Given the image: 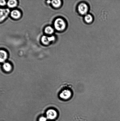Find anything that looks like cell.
<instances>
[{"instance_id": "6da1fadb", "label": "cell", "mask_w": 120, "mask_h": 121, "mask_svg": "<svg viewBox=\"0 0 120 121\" xmlns=\"http://www.w3.org/2000/svg\"><path fill=\"white\" fill-rule=\"evenodd\" d=\"M54 25L56 29L59 31L63 30L66 27L65 22L63 19L61 18L57 19L55 21Z\"/></svg>"}, {"instance_id": "7a4b0ae2", "label": "cell", "mask_w": 120, "mask_h": 121, "mask_svg": "<svg viewBox=\"0 0 120 121\" xmlns=\"http://www.w3.org/2000/svg\"><path fill=\"white\" fill-rule=\"evenodd\" d=\"M72 96V93L70 90H64L61 92L60 94V97L61 99L64 100H68L70 99Z\"/></svg>"}, {"instance_id": "3957f363", "label": "cell", "mask_w": 120, "mask_h": 121, "mask_svg": "<svg viewBox=\"0 0 120 121\" xmlns=\"http://www.w3.org/2000/svg\"><path fill=\"white\" fill-rule=\"evenodd\" d=\"M78 10L80 14L82 15H85L88 11V7L85 4L82 3L78 5Z\"/></svg>"}, {"instance_id": "277c9868", "label": "cell", "mask_w": 120, "mask_h": 121, "mask_svg": "<svg viewBox=\"0 0 120 121\" xmlns=\"http://www.w3.org/2000/svg\"><path fill=\"white\" fill-rule=\"evenodd\" d=\"M46 116L48 119L53 120L55 119L57 117V113L55 110L50 109L47 111Z\"/></svg>"}, {"instance_id": "5b68a950", "label": "cell", "mask_w": 120, "mask_h": 121, "mask_svg": "<svg viewBox=\"0 0 120 121\" xmlns=\"http://www.w3.org/2000/svg\"><path fill=\"white\" fill-rule=\"evenodd\" d=\"M10 10L8 9H0V22L4 20L8 16Z\"/></svg>"}, {"instance_id": "8992f818", "label": "cell", "mask_w": 120, "mask_h": 121, "mask_svg": "<svg viewBox=\"0 0 120 121\" xmlns=\"http://www.w3.org/2000/svg\"><path fill=\"white\" fill-rule=\"evenodd\" d=\"M55 39V37L54 36L49 37L46 36H43L42 38V41L44 44H48L50 41H54Z\"/></svg>"}, {"instance_id": "52a82bcc", "label": "cell", "mask_w": 120, "mask_h": 121, "mask_svg": "<svg viewBox=\"0 0 120 121\" xmlns=\"http://www.w3.org/2000/svg\"><path fill=\"white\" fill-rule=\"evenodd\" d=\"M7 56L6 52L4 50H0V62H3L5 61L7 58Z\"/></svg>"}, {"instance_id": "ba28073f", "label": "cell", "mask_w": 120, "mask_h": 121, "mask_svg": "<svg viewBox=\"0 0 120 121\" xmlns=\"http://www.w3.org/2000/svg\"><path fill=\"white\" fill-rule=\"evenodd\" d=\"M12 17L14 18L17 19L20 17L21 15L20 13L17 10H14L11 12V14Z\"/></svg>"}, {"instance_id": "9c48e42d", "label": "cell", "mask_w": 120, "mask_h": 121, "mask_svg": "<svg viewBox=\"0 0 120 121\" xmlns=\"http://www.w3.org/2000/svg\"><path fill=\"white\" fill-rule=\"evenodd\" d=\"M3 69L6 72H9L11 70L12 67L11 65L8 63H5L3 65Z\"/></svg>"}, {"instance_id": "30bf717a", "label": "cell", "mask_w": 120, "mask_h": 121, "mask_svg": "<svg viewBox=\"0 0 120 121\" xmlns=\"http://www.w3.org/2000/svg\"><path fill=\"white\" fill-rule=\"evenodd\" d=\"M8 5L10 8H14L16 6L17 4V2L15 0H10L8 2Z\"/></svg>"}, {"instance_id": "8fae6325", "label": "cell", "mask_w": 120, "mask_h": 121, "mask_svg": "<svg viewBox=\"0 0 120 121\" xmlns=\"http://www.w3.org/2000/svg\"><path fill=\"white\" fill-rule=\"evenodd\" d=\"M51 3L53 6L56 8L58 7L61 5V1L59 0H54L52 1Z\"/></svg>"}, {"instance_id": "7c38bea8", "label": "cell", "mask_w": 120, "mask_h": 121, "mask_svg": "<svg viewBox=\"0 0 120 121\" xmlns=\"http://www.w3.org/2000/svg\"><path fill=\"white\" fill-rule=\"evenodd\" d=\"M93 20L92 16L90 14H87L85 15V20L87 23H90L92 22Z\"/></svg>"}, {"instance_id": "4fadbf2b", "label": "cell", "mask_w": 120, "mask_h": 121, "mask_svg": "<svg viewBox=\"0 0 120 121\" xmlns=\"http://www.w3.org/2000/svg\"><path fill=\"white\" fill-rule=\"evenodd\" d=\"M45 31L47 34H51L54 31L53 29L50 26H48L46 28Z\"/></svg>"}, {"instance_id": "5bb4252c", "label": "cell", "mask_w": 120, "mask_h": 121, "mask_svg": "<svg viewBox=\"0 0 120 121\" xmlns=\"http://www.w3.org/2000/svg\"><path fill=\"white\" fill-rule=\"evenodd\" d=\"M6 4V1L4 0H0V5L3 6L5 5Z\"/></svg>"}, {"instance_id": "9a60e30c", "label": "cell", "mask_w": 120, "mask_h": 121, "mask_svg": "<svg viewBox=\"0 0 120 121\" xmlns=\"http://www.w3.org/2000/svg\"><path fill=\"white\" fill-rule=\"evenodd\" d=\"M47 118L45 117H41L39 119V121H46Z\"/></svg>"}, {"instance_id": "2e32d148", "label": "cell", "mask_w": 120, "mask_h": 121, "mask_svg": "<svg viewBox=\"0 0 120 121\" xmlns=\"http://www.w3.org/2000/svg\"><path fill=\"white\" fill-rule=\"evenodd\" d=\"M47 2L49 4L50 3V2H51V1H47Z\"/></svg>"}]
</instances>
